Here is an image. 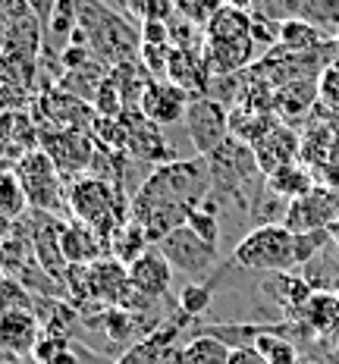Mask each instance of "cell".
Returning a JSON list of instances; mask_svg holds the SVG:
<instances>
[{
  "label": "cell",
  "instance_id": "31",
  "mask_svg": "<svg viewBox=\"0 0 339 364\" xmlns=\"http://www.w3.org/2000/svg\"><path fill=\"white\" fill-rule=\"evenodd\" d=\"M173 6H176V13L183 19H188V22H195V26L205 28L208 19L223 6V0H173Z\"/></svg>",
  "mask_w": 339,
  "mask_h": 364
},
{
  "label": "cell",
  "instance_id": "23",
  "mask_svg": "<svg viewBox=\"0 0 339 364\" xmlns=\"http://www.w3.org/2000/svg\"><path fill=\"white\" fill-rule=\"evenodd\" d=\"M267 188L283 201H296V198H305L308 192H314V179L308 170H301L298 164L292 166H283L276 170L274 176H267Z\"/></svg>",
  "mask_w": 339,
  "mask_h": 364
},
{
  "label": "cell",
  "instance_id": "7",
  "mask_svg": "<svg viewBox=\"0 0 339 364\" xmlns=\"http://www.w3.org/2000/svg\"><path fill=\"white\" fill-rule=\"evenodd\" d=\"M183 123H185L188 141H192V148H195V157L214 154V151L230 139V110L208 95L192 97Z\"/></svg>",
  "mask_w": 339,
  "mask_h": 364
},
{
  "label": "cell",
  "instance_id": "22",
  "mask_svg": "<svg viewBox=\"0 0 339 364\" xmlns=\"http://www.w3.org/2000/svg\"><path fill=\"white\" fill-rule=\"evenodd\" d=\"M232 348L220 343L217 336H205V333H195L188 343L179 348V361L183 364H230Z\"/></svg>",
  "mask_w": 339,
  "mask_h": 364
},
{
  "label": "cell",
  "instance_id": "17",
  "mask_svg": "<svg viewBox=\"0 0 339 364\" xmlns=\"http://www.w3.org/2000/svg\"><path fill=\"white\" fill-rule=\"evenodd\" d=\"M173 85L185 88L192 97H201L208 95V85H210V70L205 63V54L201 50H170V60H167V75Z\"/></svg>",
  "mask_w": 339,
  "mask_h": 364
},
{
  "label": "cell",
  "instance_id": "34",
  "mask_svg": "<svg viewBox=\"0 0 339 364\" xmlns=\"http://www.w3.org/2000/svg\"><path fill=\"white\" fill-rule=\"evenodd\" d=\"M230 364H267V358L254 346H236L230 352Z\"/></svg>",
  "mask_w": 339,
  "mask_h": 364
},
{
  "label": "cell",
  "instance_id": "36",
  "mask_svg": "<svg viewBox=\"0 0 339 364\" xmlns=\"http://www.w3.org/2000/svg\"><path fill=\"white\" fill-rule=\"evenodd\" d=\"M223 4L236 6V10L248 13V16H264V10H267V0H223Z\"/></svg>",
  "mask_w": 339,
  "mask_h": 364
},
{
  "label": "cell",
  "instance_id": "11",
  "mask_svg": "<svg viewBox=\"0 0 339 364\" xmlns=\"http://www.w3.org/2000/svg\"><path fill=\"white\" fill-rule=\"evenodd\" d=\"M264 16L276 22L301 19L323 38H339V0H267Z\"/></svg>",
  "mask_w": 339,
  "mask_h": 364
},
{
  "label": "cell",
  "instance_id": "21",
  "mask_svg": "<svg viewBox=\"0 0 339 364\" xmlns=\"http://www.w3.org/2000/svg\"><path fill=\"white\" fill-rule=\"evenodd\" d=\"M148 248H151L148 232L141 230L135 220H126L123 226H117V232H113L110 242H107V255L113 257V261L126 264V267H129L132 261H139Z\"/></svg>",
  "mask_w": 339,
  "mask_h": 364
},
{
  "label": "cell",
  "instance_id": "27",
  "mask_svg": "<svg viewBox=\"0 0 339 364\" xmlns=\"http://www.w3.org/2000/svg\"><path fill=\"white\" fill-rule=\"evenodd\" d=\"M217 198L214 195H208L205 204H201L198 210H192V217H188V230L195 232V236H201L210 245H220V217H217Z\"/></svg>",
  "mask_w": 339,
  "mask_h": 364
},
{
  "label": "cell",
  "instance_id": "9",
  "mask_svg": "<svg viewBox=\"0 0 339 364\" xmlns=\"http://www.w3.org/2000/svg\"><path fill=\"white\" fill-rule=\"evenodd\" d=\"M185 321L188 317L179 314L167 323H157V330H151L148 336L132 343L113 364H183L179 361V348L183 346H176V339Z\"/></svg>",
  "mask_w": 339,
  "mask_h": 364
},
{
  "label": "cell",
  "instance_id": "24",
  "mask_svg": "<svg viewBox=\"0 0 339 364\" xmlns=\"http://www.w3.org/2000/svg\"><path fill=\"white\" fill-rule=\"evenodd\" d=\"M323 41H327V38H323L314 26H308V22H301V19L280 22V48L292 50V54H314Z\"/></svg>",
  "mask_w": 339,
  "mask_h": 364
},
{
  "label": "cell",
  "instance_id": "13",
  "mask_svg": "<svg viewBox=\"0 0 339 364\" xmlns=\"http://www.w3.org/2000/svg\"><path fill=\"white\" fill-rule=\"evenodd\" d=\"M123 123L129 126V145H126V154L141 157V161H154L157 166L179 161L176 148L167 141L161 126H154L151 119H145L139 110H126L123 113Z\"/></svg>",
  "mask_w": 339,
  "mask_h": 364
},
{
  "label": "cell",
  "instance_id": "28",
  "mask_svg": "<svg viewBox=\"0 0 339 364\" xmlns=\"http://www.w3.org/2000/svg\"><path fill=\"white\" fill-rule=\"evenodd\" d=\"M301 314H305L311 330L327 333V327L339 323V301L333 295H311V299L305 301V308H301Z\"/></svg>",
  "mask_w": 339,
  "mask_h": 364
},
{
  "label": "cell",
  "instance_id": "15",
  "mask_svg": "<svg viewBox=\"0 0 339 364\" xmlns=\"http://www.w3.org/2000/svg\"><path fill=\"white\" fill-rule=\"evenodd\" d=\"M252 151H254V161H258L264 176H274L276 170L296 164V157H298V151H301V141H298V135L292 132L289 126L276 123Z\"/></svg>",
  "mask_w": 339,
  "mask_h": 364
},
{
  "label": "cell",
  "instance_id": "35",
  "mask_svg": "<svg viewBox=\"0 0 339 364\" xmlns=\"http://www.w3.org/2000/svg\"><path fill=\"white\" fill-rule=\"evenodd\" d=\"M26 6L35 13L38 19H41V26L48 28V19H50V13H54V6H57V0H26Z\"/></svg>",
  "mask_w": 339,
  "mask_h": 364
},
{
  "label": "cell",
  "instance_id": "8",
  "mask_svg": "<svg viewBox=\"0 0 339 364\" xmlns=\"http://www.w3.org/2000/svg\"><path fill=\"white\" fill-rule=\"evenodd\" d=\"M41 148L50 154L63 176H88L97 157V141L88 132H41Z\"/></svg>",
  "mask_w": 339,
  "mask_h": 364
},
{
  "label": "cell",
  "instance_id": "5",
  "mask_svg": "<svg viewBox=\"0 0 339 364\" xmlns=\"http://www.w3.org/2000/svg\"><path fill=\"white\" fill-rule=\"evenodd\" d=\"M13 170H16V176H19L26 201L32 204L35 210L57 217L63 208H70V204H66V195L70 192H63V173L57 170V164L50 161V154L44 148H35V151H28V154H22Z\"/></svg>",
  "mask_w": 339,
  "mask_h": 364
},
{
  "label": "cell",
  "instance_id": "16",
  "mask_svg": "<svg viewBox=\"0 0 339 364\" xmlns=\"http://www.w3.org/2000/svg\"><path fill=\"white\" fill-rule=\"evenodd\" d=\"M60 248H63V257L70 267H85V264L107 257V239L97 236L88 226L75 223V220L60 226Z\"/></svg>",
  "mask_w": 339,
  "mask_h": 364
},
{
  "label": "cell",
  "instance_id": "25",
  "mask_svg": "<svg viewBox=\"0 0 339 364\" xmlns=\"http://www.w3.org/2000/svg\"><path fill=\"white\" fill-rule=\"evenodd\" d=\"M280 330L283 327H267L254 339V348L267 358V364H301L298 348L292 346V339H286Z\"/></svg>",
  "mask_w": 339,
  "mask_h": 364
},
{
  "label": "cell",
  "instance_id": "20",
  "mask_svg": "<svg viewBox=\"0 0 339 364\" xmlns=\"http://www.w3.org/2000/svg\"><path fill=\"white\" fill-rule=\"evenodd\" d=\"M314 97H318V82L314 79H298L289 82V85L274 91V110L280 113L283 119H301L308 110H311Z\"/></svg>",
  "mask_w": 339,
  "mask_h": 364
},
{
  "label": "cell",
  "instance_id": "29",
  "mask_svg": "<svg viewBox=\"0 0 339 364\" xmlns=\"http://www.w3.org/2000/svg\"><path fill=\"white\" fill-rule=\"evenodd\" d=\"M214 305V286L210 283H188L183 286V292H179V314H185L188 321H195V317H201L205 311Z\"/></svg>",
  "mask_w": 339,
  "mask_h": 364
},
{
  "label": "cell",
  "instance_id": "3",
  "mask_svg": "<svg viewBox=\"0 0 339 364\" xmlns=\"http://www.w3.org/2000/svg\"><path fill=\"white\" fill-rule=\"evenodd\" d=\"M66 204H70V214L75 223L95 230L97 236H104L110 242V236L117 232V226H123L129 217V208H126L123 188L117 182H110L107 176H97V173H88V176H79L70 182L66 188Z\"/></svg>",
  "mask_w": 339,
  "mask_h": 364
},
{
  "label": "cell",
  "instance_id": "30",
  "mask_svg": "<svg viewBox=\"0 0 339 364\" xmlns=\"http://www.w3.org/2000/svg\"><path fill=\"white\" fill-rule=\"evenodd\" d=\"M123 6L129 10V16L141 22H170L176 16V6L173 0H123Z\"/></svg>",
  "mask_w": 339,
  "mask_h": 364
},
{
  "label": "cell",
  "instance_id": "33",
  "mask_svg": "<svg viewBox=\"0 0 339 364\" xmlns=\"http://www.w3.org/2000/svg\"><path fill=\"white\" fill-rule=\"evenodd\" d=\"M141 44H170V22H141Z\"/></svg>",
  "mask_w": 339,
  "mask_h": 364
},
{
  "label": "cell",
  "instance_id": "6",
  "mask_svg": "<svg viewBox=\"0 0 339 364\" xmlns=\"http://www.w3.org/2000/svg\"><path fill=\"white\" fill-rule=\"evenodd\" d=\"M157 252L167 257L173 273H185L192 283H198L217 264L220 245H210V242H205L201 236H195L188 226H179V230H173L170 236H163L157 242Z\"/></svg>",
  "mask_w": 339,
  "mask_h": 364
},
{
  "label": "cell",
  "instance_id": "2",
  "mask_svg": "<svg viewBox=\"0 0 339 364\" xmlns=\"http://www.w3.org/2000/svg\"><path fill=\"white\" fill-rule=\"evenodd\" d=\"M79 4V32L85 35V44L92 54L113 66H126L139 60L141 35L126 16H119L104 0H75Z\"/></svg>",
  "mask_w": 339,
  "mask_h": 364
},
{
  "label": "cell",
  "instance_id": "32",
  "mask_svg": "<svg viewBox=\"0 0 339 364\" xmlns=\"http://www.w3.org/2000/svg\"><path fill=\"white\" fill-rule=\"evenodd\" d=\"M252 41H254V48H258V44L276 48V44H280V22L270 16H252Z\"/></svg>",
  "mask_w": 339,
  "mask_h": 364
},
{
  "label": "cell",
  "instance_id": "12",
  "mask_svg": "<svg viewBox=\"0 0 339 364\" xmlns=\"http://www.w3.org/2000/svg\"><path fill=\"white\" fill-rule=\"evenodd\" d=\"M283 223L292 232H314V230H330L333 223H339V192H323L314 188L305 198L289 201L286 208Z\"/></svg>",
  "mask_w": 339,
  "mask_h": 364
},
{
  "label": "cell",
  "instance_id": "19",
  "mask_svg": "<svg viewBox=\"0 0 339 364\" xmlns=\"http://www.w3.org/2000/svg\"><path fill=\"white\" fill-rule=\"evenodd\" d=\"M0 148L16 151V157L41 148V132L32 113L26 110H4L0 113Z\"/></svg>",
  "mask_w": 339,
  "mask_h": 364
},
{
  "label": "cell",
  "instance_id": "26",
  "mask_svg": "<svg viewBox=\"0 0 339 364\" xmlns=\"http://www.w3.org/2000/svg\"><path fill=\"white\" fill-rule=\"evenodd\" d=\"M26 192L19 186L16 170L10 166H0V217L4 220H19L26 214Z\"/></svg>",
  "mask_w": 339,
  "mask_h": 364
},
{
  "label": "cell",
  "instance_id": "14",
  "mask_svg": "<svg viewBox=\"0 0 339 364\" xmlns=\"http://www.w3.org/2000/svg\"><path fill=\"white\" fill-rule=\"evenodd\" d=\"M129 283L132 289L145 299H157L161 301L163 295L170 292V283H173V267L167 264V257L157 252V245H151L139 261H132L129 267Z\"/></svg>",
  "mask_w": 339,
  "mask_h": 364
},
{
  "label": "cell",
  "instance_id": "10",
  "mask_svg": "<svg viewBox=\"0 0 339 364\" xmlns=\"http://www.w3.org/2000/svg\"><path fill=\"white\" fill-rule=\"evenodd\" d=\"M188 104H192V95H188L185 88L173 85L170 79H151L145 91H141L139 110H141V117L151 119L154 126L167 129V126L183 123Z\"/></svg>",
  "mask_w": 339,
  "mask_h": 364
},
{
  "label": "cell",
  "instance_id": "4",
  "mask_svg": "<svg viewBox=\"0 0 339 364\" xmlns=\"http://www.w3.org/2000/svg\"><path fill=\"white\" fill-rule=\"evenodd\" d=\"M232 264L252 273H286L298 264L296 232L286 223H258L232 248Z\"/></svg>",
  "mask_w": 339,
  "mask_h": 364
},
{
  "label": "cell",
  "instance_id": "18",
  "mask_svg": "<svg viewBox=\"0 0 339 364\" xmlns=\"http://www.w3.org/2000/svg\"><path fill=\"white\" fill-rule=\"evenodd\" d=\"M41 330L32 311H0V348L10 355L35 352Z\"/></svg>",
  "mask_w": 339,
  "mask_h": 364
},
{
  "label": "cell",
  "instance_id": "1",
  "mask_svg": "<svg viewBox=\"0 0 339 364\" xmlns=\"http://www.w3.org/2000/svg\"><path fill=\"white\" fill-rule=\"evenodd\" d=\"M210 195V170L205 157H179L161 164L129 198V217L148 232L151 245L188 223Z\"/></svg>",
  "mask_w": 339,
  "mask_h": 364
}]
</instances>
